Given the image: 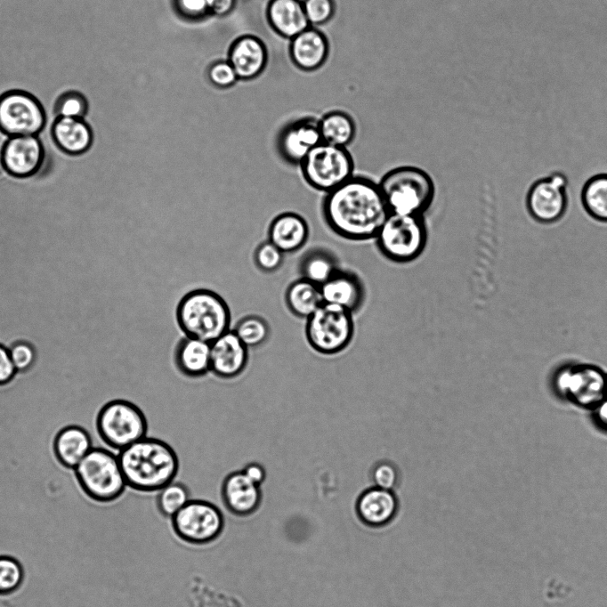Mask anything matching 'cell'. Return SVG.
I'll use <instances>...</instances> for the list:
<instances>
[{"label":"cell","mask_w":607,"mask_h":607,"mask_svg":"<svg viewBox=\"0 0 607 607\" xmlns=\"http://www.w3.org/2000/svg\"><path fill=\"white\" fill-rule=\"evenodd\" d=\"M389 214L379 184L355 175L328 191L323 202L330 229L351 240L375 239Z\"/></svg>","instance_id":"obj_1"},{"label":"cell","mask_w":607,"mask_h":607,"mask_svg":"<svg viewBox=\"0 0 607 607\" xmlns=\"http://www.w3.org/2000/svg\"><path fill=\"white\" fill-rule=\"evenodd\" d=\"M117 457L127 487L140 492H158L174 481L180 467L171 445L148 436L121 449Z\"/></svg>","instance_id":"obj_2"},{"label":"cell","mask_w":607,"mask_h":607,"mask_svg":"<svg viewBox=\"0 0 607 607\" xmlns=\"http://www.w3.org/2000/svg\"><path fill=\"white\" fill-rule=\"evenodd\" d=\"M175 316L184 336L208 343L230 330L231 312L227 303L208 289H196L183 295Z\"/></svg>","instance_id":"obj_3"},{"label":"cell","mask_w":607,"mask_h":607,"mask_svg":"<svg viewBox=\"0 0 607 607\" xmlns=\"http://www.w3.org/2000/svg\"><path fill=\"white\" fill-rule=\"evenodd\" d=\"M378 184L390 213L422 215L434 196L432 177L417 166L392 169Z\"/></svg>","instance_id":"obj_4"},{"label":"cell","mask_w":607,"mask_h":607,"mask_svg":"<svg viewBox=\"0 0 607 607\" xmlns=\"http://www.w3.org/2000/svg\"><path fill=\"white\" fill-rule=\"evenodd\" d=\"M75 471L83 492L97 502L117 500L127 488L117 454L109 450L92 449Z\"/></svg>","instance_id":"obj_5"},{"label":"cell","mask_w":607,"mask_h":607,"mask_svg":"<svg viewBox=\"0 0 607 607\" xmlns=\"http://www.w3.org/2000/svg\"><path fill=\"white\" fill-rule=\"evenodd\" d=\"M375 239L386 258L407 263L423 252L427 231L422 215L390 213Z\"/></svg>","instance_id":"obj_6"},{"label":"cell","mask_w":607,"mask_h":607,"mask_svg":"<svg viewBox=\"0 0 607 607\" xmlns=\"http://www.w3.org/2000/svg\"><path fill=\"white\" fill-rule=\"evenodd\" d=\"M351 312L323 304L306 319L305 336L310 346L324 355H334L351 343L354 324Z\"/></svg>","instance_id":"obj_7"},{"label":"cell","mask_w":607,"mask_h":607,"mask_svg":"<svg viewBox=\"0 0 607 607\" xmlns=\"http://www.w3.org/2000/svg\"><path fill=\"white\" fill-rule=\"evenodd\" d=\"M98 427L104 441L116 452L144 438L148 433V419L134 401L116 400L100 412Z\"/></svg>","instance_id":"obj_8"},{"label":"cell","mask_w":607,"mask_h":607,"mask_svg":"<svg viewBox=\"0 0 607 607\" xmlns=\"http://www.w3.org/2000/svg\"><path fill=\"white\" fill-rule=\"evenodd\" d=\"M300 165L306 182L327 193L354 175V162L346 148L323 142Z\"/></svg>","instance_id":"obj_9"},{"label":"cell","mask_w":607,"mask_h":607,"mask_svg":"<svg viewBox=\"0 0 607 607\" xmlns=\"http://www.w3.org/2000/svg\"><path fill=\"white\" fill-rule=\"evenodd\" d=\"M171 522L179 538L198 546L214 541L224 528L221 510L213 503L201 499H190L171 517Z\"/></svg>","instance_id":"obj_10"},{"label":"cell","mask_w":607,"mask_h":607,"mask_svg":"<svg viewBox=\"0 0 607 607\" xmlns=\"http://www.w3.org/2000/svg\"><path fill=\"white\" fill-rule=\"evenodd\" d=\"M554 386L576 405L595 409L607 394V377L595 367H565L557 372Z\"/></svg>","instance_id":"obj_11"},{"label":"cell","mask_w":607,"mask_h":607,"mask_svg":"<svg viewBox=\"0 0 607 607\" xmlns=\"http://www.w3.org/2000/svg\"><path fill=\"white\" fill-rule=\"evenodd\" d=\"M45 124L39 101L23 91L0 97V128L9 136L37 135Z\"/></svg>","instance_id":"obj_12"},{"label":"cell","mask_w":607,"mask_h":607,"mask_svg":"<svg viewBox=\"0 0 607 607\" xmlns=\"http://www.w3.org/2000/svg\"><path fill=\"white\" fill-rule=\"evenodd\" d=\"M568 179L561 172L535 182L529 190L526 205L531 217L541 223L559 221L567 210Z\"/></svg>","instance_id":"obj_13"},{"label":"cell","mask_w":607,"mask_h":607,"mask_svg":"<svg viewBox=\"0 0 607 607\" xmlns=\"http://www.w3.org/2000/svg\"><path fill=\"white\" fill-rule=\"evenodd\" d=\"M248 359V348L231 329L211 343L210 372L218 378L238 377L246 369Z\"/></svg>","instance_id":"obj_14"},{"label":"cell","mask_w":607,"mask_h":607,"mask_svg":"<svg viewBox=\"0 0 607 607\" xmlns=\"http://www.w3.org/2000/svg\"><path fill=\"white\" fill-rule=\"evenodd\" d=\"M221 496L226 509L233 515L247 517L255 514L261 506V486L252 482L242 470L225 476L221 487Z\"/></svg>","instance_id":"obj_15"},{"label":"cell","mask_w":607,"mask_h":607,"mask_svg":"<svg viewBox=\"0 0 607 607\" xmlns=\"http://www.w3.org/2000/svg\"><path fill=\"white\" fill-rule=\"evenodd\" d=\"M43 149L36 135L11 136L3 150L5 168L16 176H27L37 170Z\"/></svg>","instance_id":"obj_16"},{"label":"cell","mask_w":607,"mask_h":607,"mask_svg":"<svg viewBox=\"0 0 607 607\" xmlns=\"http://www.w3.org/2000/svg\"><path fill=\"white\" fill-rule=\"evenodd\" d=\"M321 142L318 123L312 120L300 121L283 131L279 141V150L289 163L301 164Z\"/></svg>","instance_id":"obj_17"},{"label":"cell","mask_w":607,"mask_h":607,"mask_svg":"<svg viewBox=\"0 0 607 607\" xmlns=\"http://www.w3.org/2000/svg\"><path fill=\"white\" fill-rule=\"evenodd\" d=\"M267 50L263 43L253 36L237 39L229 53V61L239 79L249 80L256 77L267 63Z\"/></svg>","instance_id":"obj_18"},{"label":"cell","mask_w":607,"mask_h":607,"mask_svg":"<svg viewBox=\"0 0 607 607\" xmlns=\"http://www.w3.org/2000/svg\"><path fill=\"white\" fill-rule=\"evenodd\" d=\"M174 360L178 371L189 378H199L210 372L211 343L186 336L179 340Z\"/></svg>","instance_id":"obj_19"},{"label":"cell","mask_w":607,"mask_h":607,"mask_svg":"<svg viewBox=\"0 0 607 607\" xmlns=\"http://www.w3.org/2000/svg\"><path fill=\"white\" fill-rule=\"evenodd\" d=\"M356 509L364 523L374 527L383 526L395 516L398 501L392 490L373 487L360 496Z\"/></svg>","instance_id":"obj_20"},{"label":"cell","mask_w":607,"mask_h":607,"mask_svg":"<svg viewBox=\"0 0 607 607\" xmlns=\"http://www.w3.org/2000/svg\"><path fill=\"white\" fill-rule=\"evenodd\" d=\"M267 17L279 35L290 39L311 26L300 0H271Z\"/></svg>","instance_id":"obj_21"},{"label":"cell","mask_w":607,"mask_h":607,"mask_svg":"<svg viewBox=\"0 0 607 607\" xmlns=\"http://www.w3.org/2000/svg\"><path fill=\"white\" fill-rule=\"evenodd\" d=\"M328 53L326 37L315 28H309L291 39L290 56L294 63L304 70L320 68Z\"/></svg>","instance_id":"obj_22"},{"label":"cell","mask_w":607,"mask_h":607,"mask_svg":"<svg viewBox=\"0 0 607 607\" xmlns=\"http://www.w3.org/2000/svg\"><path fill=\"white\" fill-rule=\"evenodd\" d=\"M320 287L323 304L338 306L351 312L360 307L363 299V290L358 279L339 270Z\"/></svg>","instance_id":"obj_23"},{"label":"cell","mask_w":607,"mask_h":607,"mask_svg":"<svg viewBox=\"0 0 607 607\" xmlns=\"http://www.w3.org/2000/svg\"><path fill=\"white\" fill-rule=\"evenodd\" d=\"M309 236L306 221L295 213L278 215L269 228V240L283 253L300 249Z\"/></svg>","instance_id":"obj_24"},{"label":"cell","mask_w":607,"mask_h":607,"mask_svg":"<svg viewBox=\"0 0 607 607\" xmlns=\"http://www.w3.org/2000/svg\"><path fill=\"white\" fill-rule=\"evenodd\" d=\"M58 146L69 153H80L91 144L92 133L83 118L58 117L53 125Z\"/></svg>","instance_id":"obj_25"},{"label":"cell","mask_w":607,"mask_h":607,"mask_svg":"<svg viewBox=\"0 0 607 607\" xmlns=\"http://www.w3.org/2000/svg\"><path fill=\"white\" fill-rule=\"evenodd\" d=\"M61 464L75 468L93 449L89 434L79 426H69L59 433L54 443Z\"/></svg>","instance_id":"obj_26"},{"label":"cell","mask_w":607,"mask_h":607,"mask_svg":"<svg viewBox=\"0 0 607 607\" xmlns=\"http://www.w3.org/2000/svg\"><path fill=\"white\" fill-rule=\"evenodd\" d=\"M285 300L290 312L303 319H308L323 304L320 287L304 278L288 287Z\"/></svg>","instance_id":"obj_27"},{"label":"cell","mask_w":607,"mask_h":607,"mask_svg":"<svg viewBox=\"0 0 607 607\" xmlns=\"http://www.w3.org/2000/svg\"><path fill=\"white\" fill-rule=\"evenodd\" d=\"M318 124L323 142L346 148L354 138V123L352 118L344 113H329Z\"/></svg>","instance_id":"obj_28"},{"label":"cell","mask_w":607,"mask_h":607,"mask_svg":"<svg viewBox=\"0 0 607 607\" xmlns=\"http://www.w3.org/2000/svg\"><path fill=\"white\" fill-rule=\"evenodd\" d=\"M582 205L595 220L607 223V174L592 176L581 191Z\"/></svg>","instance_id":"obj_29"},{"label":"cell","mask_w":607,"mask_h":607,"mask_svg":"<svg viewBox=\"0 0 607 607\" xmlns=\"http://www.w3.org/2000/svg\"><path fill=\"white\" fill-rule=\"evenodd\" d=\"M231 330L248 349L264 344L271 336L268 322L257 315L241 318Z\"/></svg>","instance_id":"obj_30"},{"label":"cell","mask_w":607,"mask_h":607,"mask_svg":"<svg viewBox=\"0 0 607 607\" xmlns=\"http://www.w3.org/2000/svg\"><path fill=\"white\" fill-rule=\"evenodd\" d=\"M303 278L320 286L332 277L338 269L332 256L324 252H312L306 255L301 266Z\"/></svg>","instance_id":"obj_31"},{"label":"cell","mask_w":607,"mask_h":607,"mask_svg":"<svg viewBox=\"0 0 607 607\" xmlns=\"http://www.w3.org/2000/svg\"><path fill=\"white\" fill-rule=\"evenodd\" d=\"M158 492V508L164 516L170 518L190 500L188 488L178 482L173 481Z\"/></svg>","instance_id":"obj_32"},{"label":"cell","mask_w":607,"mask_h":607,"mask_svg":"<svg viewBox=\"0 0 607 607\" xmlns=\"http://www.w3.org/2000/svg\"><path fill=\"white\" fill-rule=\"evenodd\" d=\"M88 109V101L84 93L77 90L62 93L54 104V114L58 117L83 118Z\"/></svg>","instance_id":"obj_33"},{"label":"cell","mask_w":607,"mask_h":607,"mask_svg":"<svg viewBox=\"0 0 607 607\" xmlns=\"http://www.w3.org/2000/svg\"><path fill=\"white\" fill-rule=\"evenodd\" d=\"M24 571L13 557L0 555V595L15 592L22 584Z\"/></svg>","instance_id":"obj_34"},{"label":"cell","mask_w":607,"mask_h":607,"mask_svg":"<svg viewBox=\"0 0 607 607\" xmlns=\"http://www.w3.org/2000/svg\"><path fill=\"white\" fill-rule=\"evenodd\" d=\"M283 252L270 240L262 243L255 253L257 267L265 272L277 271L283 263Z\"/></svg>","instance_id":"obj_35"},{"label":"cell","mask_w":607,"mask_h":607,"mask_svg":"<svg viewBox=\"0 0 607 607\" xmlns=\"http://www.w3.org/2000/svg\"><path fill=\"white\" fill-rule=\"evenodd\" d=\"M303 4L310 25H321L334 13L332 0H304Z\"/></svg>","instance_id":"obj_36"},{"label":"cell","mask_w":607,"mask_h":607,"mask_svg":"<svg viewBox=\"0 0 607 607\" xmlns=\"http://www.w3.org/2000/svg\"><path fill=\"white\" fill-rule=\"evenodd\" d=\"M371 479L375 487L392 490L399 482V473L394 465L390 462H380L371 472Z\"/></svg>","instance_id":"obj_37"},{"label":"cell","mask_w":607,"mask_h":607,"mask_svg":"<svg viewBox=\"0 0 607 607\" xmlns=\"http://www.w3.org/2000/svg\"><path fill=\"white\" fill-rule=\"evenodd\" d=\"M208 77L213 85L220 88L230 87L239 79L229 61L214 63L208 70Z\"/></svg>","instance_id":"obj_38"},{"label":"cell","mask_w":607,"mask_h":607,"mask_svg":"<svg viewBox=\"0 0 607 607\" xmlns=\"http://www.w3.org/2000/svg\"><path fill=\"white\" fill-rule=\"evenodd\" d=\"M16 371L28 369L36 360V352L27 342H17L9 350Z\"/></svg>","instance_id":"obj_39"},{"label":"cell","mask_w":607,"mask_h":607,"mask_svg":"<svg viewBox=\"0 0 607 607\" xmlns=\"http://www.w3.org/2000/svg\"><path fill=\"white\" fill-rule=\"evenodd\" d=\"M181 14L190 19L202 18L211 12L213 0H175Z\"/></svg>","instance_id":"obj_40"},{"label":"cell","mask_w":607,"mask_h":607,"mask_svg":"<svg viewBox=\"0 0 607 607\" xmlns=\"http://www.w3.org/2000/svg\"><path fill=\"white\" fill-rule=\"evenodd\" d=\"M15 373L9 350L0 344V384L9 382Z\"/></svg>","instance_id":"obj_41"},{"label":"cell","mask_w":607,"mask_h":607,"mask_svg":"<svg viewBox=\"0 0 607 607\" xmlns=\"http://www.w3.org/2000/svg\"><path fill=\"white\" fill-rule=\"evenodd\" d=\"M242 472L246 474L247 478H249L252 482L260 486L265 481L266 478L265 468L263 467V465L256 462H251L247 464L242 469Z\"/></svg>","instance_id":"obj_42"},{"label":"cell","mask_w":607,"mask_h":607,"mask_svg":"<svg viewBox=\"0 0 607 607\" xmlns=\"http://www.w3.org/2000/svg\"><path fill=\"white\" fill-rule=\"evenodd\" d=\"M236 0H213L210 13L223 17L230 13L235 6Z\"/></svg>","instance_id":"obj_43"},{"label":"cell","mask_w":607,"mask_h":607,"mask_svg":"<svg viewBox=\"0 0 607 607\" xmlns=\"http://www.w3.org/2000/svg\"><path fill=\"white\" fill-rule=\"evenodd\" d=\"M594 409L596 420L607 428V394Z\"/></svg>","instance_id":"obj_44"},{"label":"cell","mask_w":607,"mask_h":607,"mask_svg":"<svg viewBox=\"0 0 607 607\" xmlns=\"http://www.w3.org/2000/svg\"><path fill=\"white\" fill-rule=\"evenodd\" d=\"M606 377H607V376H606Z\"/></svg>","instance_id":"obj_45"}]
</instances>
